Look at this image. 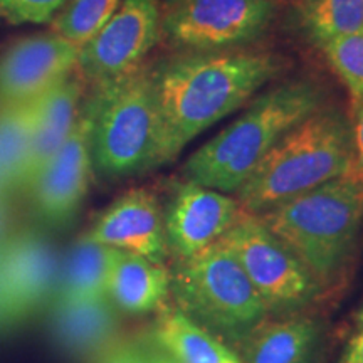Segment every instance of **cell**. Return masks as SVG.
Returning <instances> with one entry per match:
<instances>
[{
    "mask_svg": "<svg viewBox=\"0 0 363 363\" xmlns=\"http://www.w3.org/2000/svg\"><path fill=\"white\" fill-rule=\"evenodd\" d=\"M299 17L310 39L321 48L337 38L363 33V0H303Z\"/></svg>",
    "mask_w": 363,
    "mask_h": 363,
    "instance_id": "22",
    "label": "cell"
},
{
    "mask_svg": "<svg viewBox=\"0 0 363 363\" xmlns=\"http://www.w3.org/2000/svg\"><path fill=\"white\" fill-rule=\"evenodd\" d=\"M38 98L0 108V195L7 199L19 192L33 138Z\"/></svg>",
    "mask_w": 363,
    "mask_h": 363,
    "instance_id": "21",
    "label": "cell"
},
{
    "mask_svg": "<svg viewBox=\"0 0 363 363\" xmlns=\"http://www.w3.org/2000/svg\"><path fill=\"white\" fill-rule=\"evenodd\" d=\"M352 126L338 111L318 110L286 131L235 192L242 211L271 207L353 172Z\"/></svg>",
    "mask_w": 363,
    "mask_h": 363,
    "instance_id": "3",
    "label": "cell"
},
{
    "mask_svg": "<svg viewBox=\"0 0 363 363\" xmlns=\"http://www.w3.org/2000/svg\"><path fill=\"white\" fill-rule=\"evenodd\" d=\"M235 199L194 182L177 184L163 208L169 252L189 257L217 242L242 214Z\"/></svg>",
    "mask_w": 363,
    "mask_h": 363,
    "instance_id": "12",
    "label": "cell"
},
{
    "mask_svg": "<svg viewBox=\"0 0 363 363\" xmlns=\"http://www.w3.org/2000/svg\"><path fill=\"white\" fill-rule=\"evenodd\" d=\"M360 326H363V308H362L360 315H358V328H360Z\"/></svg>",
    "mask_w": 363,
    "mask_h": 363,
    "instance_id": "33",
    "label": "cell"
},
{
    "mask_svg": "<svg viewBox=\"0 0 363 363\" xmlns=\"http://www.w3.org/2000/svg\"><path fill=\"white\" fill-rule=\"evenodd\" d=\"M170 274L177 310L229 348L269 316L242 266L220 239L201 252L174 259Z\"/></svg>",
    "mask_w": 363,
    "mask_h": 363,
    "instance_id": "6",
    "label": "cell"
},
{
    "mask_svg": "<svg viewBox=\"0 0 363 363\" xmlns=\"http://www.w3.org/2000/svg\"><path fill=\"white\" fill-rule=\"evenodd\" d=\"M143 350L147 363H180L177 362L174 357H170L165 350H162V348L158 347L157 343H153L152 340L143 343Z\"/></svg>",
    "mask_w": 363,
    "mask_h": 363,
    "instance_id": "29",
    "label": "cell"
},
{
    "mask_svg": "<svg viewBox=\"0 0 363 363\" xmlns=\"http://www.w3.org/2000/svg\"><path fill=\"white\" fill-rule=\"evenodd\" d=\"M88 363H147V360H145L143 343L116 338Z\"/></svg>",
    "mask_w": 363,
    "mask_h": 363,
    "instance_id": "26",
    "label": "cell"
},
{
    "mask_svg": "<svg viewBox=\"0 0 363 363\" xmlns=\"http://www.w3.org/2000/svg\"><path fill=\"white\" fill-rule=\"evenodd\" d=\"M162 39L160 0H123L79 51L78 67L93 84L115 79L143 65Z\"/></svg>",
    "mask_w": 363,
    "mask_h": 363,
    "instance_id": "9",
    "label": "cell"
},
{
    "mask_svg": "<svg viewBox=\"0 0 363 363\" xmlns=\"http://www.w3.org/2000/svg\"><path fill=\"white\" fill-rule=\"evenodd\" d=\"M320 89L306 81L269 89L190 155L185 180L222 194L238 192L281 136L320 110Z\"/></svg>",
    "mask_w": 363,
    "mask_h": 363,
    "instance_id": "4",
    "label": "cell"
},
{
    "mask_svg": "<svg viewBox=\"0 0 363 363\" xmlns=\"http://www.w3.org/2000/svg\"><path fill=\"white\" fill-rule=\"evenodd\" d=\"M69 0H0V22L49 24Z\"/></svg>",
    "mask_w": 363,
    "mask_h": 363,
    "instance_id": "25",
    "label": "cell"
},
{
    "mask_svg": "<svg viewBox=\"0 0 363 363\" xmlns=\"http://www.w3.org/2000/svg\"><path fill=\"white\" fill-rule=\"evenodd\" d=\"M320 343V321L289 313L264 318L230 350L240 363H313Z\"/></svg>",
    "mask_w": 363,
    "mask_h": 363,
    "instance_id": "16",
    "label": "cell"
},
{
    "mask_svg": "<svg viewBox=\"0 0 363 363\" xmlns=\"http://www.w3.org/2000/svg\"><path fill=\"white\" fill-rule=\"evenodd\" d=\"M172 274L162 262L116 249L108 279V298L118 310L147 315L162 310L170 296Z\"/></svg>",
    "mask_w": 363,
    "mask_h": 363,
    "instance_id": "18",
    "label": "cell"
},
{
    "mask_svg": "<svg viewBox=\"0 0 363 363\" xmlns=\"http://www.w3.org/2000/svg\"><path fill=\"white\" fill-rule=\"evenodd\" d=\"M59 264L54 244L35 227L6 235L0 244V286L9 328L51 305Z\"/></svg>",
    "mask_w": 363,
    "mask_h": 363,
    "instance_id": "10",
    "label": "cell"
},
{
    "mask_svg": "<svg viewBox=\"0 0 363 363\" xmlns=\"http://www.w3.org/2000/svg\"><path fill=\"white\" fill-rule=\"evenodd\" d=\"M9 199L2 197L0 195V244L2 240L6 239V235L9 234V206H7Z\"/></svg>",
    "mask_w": 363,
    "mask_h": 363,
    "instance_id": "30",
    "label": "cell"
},
{
    "mask_svg": "<svg viewBox=\"0 0 363 363\" xmlns=\"http://www.w3.org/2000/svg\"><path fill=\"white\" fill-rule=\"evenodd\" d=\"M83 238L120 251L140 254L153 262L170 256L165 235V216L152 190L133 189L118 197Z\"/></svg>",
    "mask_w": 363,
    "mask_h": 363,
    "instance_id": "14",
    "label": "cell"
},
{
    "mask_svg": "<svg viewBox=\"0 0 363 363\" xmlns=\"http://www.w3.org/2000/svg\"><path fill=\"white\" fill-rule=\"evenodd\" d=\"M321 49L347 86L355 111L363 101V33L337 38Z\"/></svg>",
    "mask_w": 363,
    "mask_h": 363,
    "instance_id": "24",
    "label": "cell"
},
{
    "mask_svg": "<svg viewBox=\"0 0 363 363\" xmlns=\"http://www.w3.org/2000/svg\"><path fill=\"white\" fill-rule=\"evenodd\" d=\"M179 2V0H160V4H162V9H165V7H170V6H174V4H177Z\"/></svg>",
    "mask_w": 363,
    "mask_h": 363,
    "instance_id": "32",
    "label": "cell"
},
{
    "mask_svg": "<svg viewBox=\"0 0 363 363\" xmlns=\"http://www.w3.org/2000/svg\"><path fill=\"white\" fill-rule=\"evenodd\" d=\"M338 363H363V326L358 328V333L350 340Z\"/></svg>",
    "mask_w": 363,
    "mask_h": 363,
    "instance_id": "28",
    "label": "cell"
},
{
    "mask_svg": "<svg viewBox=\"0 0 363 363\" xmlns=\"http://www.w3.org/2000/svg\"><path fill=\"white\" fill-rule=\"evenodd\" d=\"M220 240L242 266L269 315L299 313L325 294L298 257L257 216L244 211Z\"/></svg>",
    "mask_w": 363,
    "mask_h": 363,
    "instance_id": "7",
    "label": "cell"
},
{
    "mask_svg": "<svg viewBox=\"0 0 363 363\" xmlns=\"http://www.w3.org/2000/svg\"><path fill=\"white\" fill-rule=\"evenodd\" d=\"M352 142H353V172L363 175V101L355 110V121L352 126Z\"/></svg>",
    "mask_w": 363,
    "mask_h": 363,
    "instance_id": "27",
    "label": "cell"
},
{
    "mask_svg": "<svg viewBox=\"0 0 363 363\" xmlns=\"http://www.w3.org/2000/svg\"><path fill=\"white\" fill-rule=\"evenodd\" d=\"M83 91L84 79L74 69L38 98L33 138L17 194H27L44 167L66 142L83 106Z\"/></svg>",
    "mask_w": 363,
    "mask_h": 363,
    "instance_id": "15",
    "label": "cell"
},
{
    "mask_svg": "<svg viewBox=\"0 0 363 363\" xmlns=\"http://www.w3.org/2000/svg\"><path fill=\"white\" fill-rule=\"evenodd\" d=\"M86 101L93 169L99 175L125 179L160 165V116L152 66L142 65L96 83Z\"/></svg>",
    "mask_w": 363,
    "mask_h": 363,
    "instance_id": "5",
    "label": "cell"
},
{
    "mask_svg": "<svg viewBox=\"0 0 363 363\" xmlns=\"http://www.w3.org/2000/svg\"><path fill=\"white\" fill-rule=\"evenodd\" d=\"M93 170L91 111L84 101L66 142L27 190L35 217L48 227L69 224L88 195Z\"/></svg>",
    "mask_w": 363,
    "mask_h": 363,
    "instance_id": "11",
    "label": "cell"
},
{
    "mask_svg": "<svg viewBox=\"0 0 363 363\" xmlns=\"http://www.w3.org/2000/svg\"><path fill=\"white\" fill-rule=\"evenodd\" d=\"M283 67L267 52L192 51L152 66L160 116V165L242 106Z\"/></svg>",
    "mask_w": 363,
    "mask_h": 363,
    "instance_id": "1",
    "label": "cell"
},
{
    "mask_svg": "<svg viewBox=\"0 0 363 363\" xmlns=\"http://www.w3.org/2000/svg\"><path fill=\"white\" fill-rule=\"evenodd\" d=\"M272 0H179L162 9V35L189 51H225L264 33Z\"/></svg>",
    "mask_w": 363,
    "mask_h": 363,
    "instance_id": "8",
    "label": "cell"
},
{
    "mask_svg": "<svg viewBox=\"0 0 363 363\" xmlns=\"http://www.w3.org/2000/svg\"><path fill=\"white\" fill-rule=\"evenodd\" d=\"M9 328L7 318H6V310H4V298H2V286H0V330Z\"/></svg>",
    "mask_w": 363,
    "mask_h": 363,
    "instance_id": "31",
    "label": "cell"
},
{
    "mask_svg": "<svg viewBox=\"0 0 363 363\" xmlns=\"http://www.w3.org/2000/svg\"><path fill=\"white\" fill-rule=\"evenodd\" d=\"M118 308L108 296L84 301H52L49 330L67 355L91 360L118 338Z\"/></svg>",
    "mask_w": 363,
    "mask_h": 363,
    "instance_id": "17",
    "label": "cell"
},
{
    "mask_svg": "<svg viewBox=\"0 0 363 363\" xmlns=\"http://www.w3.org/2000/svg\"><path fill=\"white\" fill-rule=\"evenodd\" d=\"M123 0H69L49 22L54 34L83 45L110 21Z\"/></svg>",
    "mask_w": 363,
    "mask_h": 363,
    "instance_id": "23",
    "label": "cell"
},
{
    "mask_svg": "<svg viewBox=\"0 0 363 363\" xmlns=\"http://www.w3.org/2000/svg\"><path fill=\"white\" fill-rule=\"evenodd\" d=\"M115 252V247L86 238L76 240L61 257L52 301H84L108 296V279Z\"/></svg>",
    "mask_w": 363,
    "mask_h": 363,
    "instance_id": "19",
    "label": "cell"
},
{
    "mask_svg": "<svg viewBox=\"0 0 363 363\" xmlns=\"http://www.w3.org/2000/svg\"><path fill=\"white\" fill-rule=\"evenodd\" d=\"M150 340L180 363H238L227 345L185 316L175 306H163Z\"/></svg>",
    "mask_w": 363,
    "mask_h": 363,
    "instance_id": "20",
    "label": "cell"
},
{
    "mask_svg": "<svg viewBox=\"0 0 363 363\" xmlns=\"http://www.w3.org/2000/svg\"><path fill=\"white\" fill-rule=\"evenodd\" d=\"M79 45L54 34H34L0 54V108L30 101L78 67Z\"/></svg>",
    "mask_w": 363,
    "mask_h": 363,
    "instance_id": "13",
    "label": "cell"
},
{
    "mask_svg": "<svg viewBox=\"0 0 363 363\" xmlns=\"http://www.w3.org/2000/svg\"><path fill=\"white\" fill-rule=\"evenodd\" d=\"M323 293L342 281L363 222V175L347 174L257 216Z\"/></svg>",
    "mask_w": 363,
    "mask_h": 363,
    "instance_id": "2",
    "label": "cell"
}]
</instances>
